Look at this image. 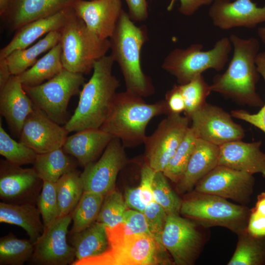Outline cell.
<instances>
[{"instance_id":"6da1fadb","label":"cell","mask_w":265,"mask_h":265,"mask_svg":"<svg viewBox=\"0 0 265 265\" xmlns=\"http://www.w3.org/2000/svg\"><path fill=\"white\" fill-rule=\"evenodd\" d=\"M229 39L234 48L233 57L226 71L214 77L211 91L239 104L262 107L264 103L256 91L261 76L255 62L259 42L254 37L242 39L234 34Z\"/></svg>"},{"instance_id":"7a4b0ae2","label":"cell","mask_w":265,"mask_h":265,"mask_svg":"<svg viewBox=\"0 0 265 265\" xmlns=\"http://www.w3.org/2000/svg\"><path fill=\"white\" fill-rule=\"evenodd\" d=\"M114 62L110 54L95 63L91 77L80 92L74 113L64 125L68 132L100 129L106 121L120 86L119 81L112 73Z\"/></svg>"},{"instance_id":"3957f363","label":"cell","mask_w":265,"mask_h":265,"mask_svg":"<svg viewBox=\"0 0 265 265\" xmlns=\"http://www.w3.org/2000/svg\"><path fill=\"white\" fill-rule=\"evenodd\" d=\"M165 113L169 111L165 100L147 104L143 97L126 90L117 93L100 129L119 139L125 148H133L144 144L150 120Z\"/></svg>"},{"instance_id":"277c9868","label":"cell","mask_w":265,"mask_h":265,"mask_svg":"<svg viewBox=\"0 0 265 265\" xmlns=\"http://www.w3.org/2000/svg\"><path fill=\"white\" fill-rule=\"evenodd\" d=\"M147 40L146 26H136L129 14L122 10L109 38L110 55L120 67L126 90L142 97L154 92L151 80L144 73L141 65V51Z\"/></svg>"},{"instance_id":"5b68a950","label":"cell","mask_w":265,"mask_h":265,"mask_svg":"<svg viewBox=\"0 0 265 265\" xmlns=\"http://www.w3.org/2000/svg\"><path fill=\"white\" fill-rule=\"evenodd\" d=\"M59 44L64 69L87 74L110 49L109 39H102L74 13L60 30Z\"/></svg>"},{"instance_id":"8992f818","label":"cell","mask_w":265,"mask_h":265,"mask_svg":"<svg viewBox=\"0 0 265 265\" xmlns=\"http://www.w3.org/2000/svg\"><path fill=\"white\" fill-rule=\"evenodd\" d=\"M180 214L203 228L222 227L238 235L247 230L250 209L217 195L194 190L183 200Z\"/></svg>"},{"instance_id":"52a82bcc","label":"cell","mask_w":265,"mask_h":265,"mask_svg":"<svg viewBox=\"0 0 265 265\" xmlns=\"http://www.w3.org/2000/svg\"><path fill=\"white\" fill-rule=\"evenodd\" d=\"M232 45L229 38L225 37L207 51H202L203 46L200 44H191L186 49L176 48L165 57L161 67L176 78L179 84H184L208 69L223 70L229 60Z\"/></svg>"},{"instance_id":"ba28073f","label":"cell","mask_w":265,"mask_h":265,"mask_svg":"<svg viewBox=\"0 0 265 265\" xmlns=\"http://www.w3.org/2000/svg\"><path fill=\"white\" fill-rule=\"evenodd\" d=\"M83 74L64 69L51 79L39 85L23 87L34 105L57 124H65L71 98L80 92L84 83Z\"/></svg>"},{"instance_id":"9c48e42d","label":"cell","mask_w":265,"mask_h":265,"mask_svg":"<svg viewBox=\"0 0 265 265\" xmlns=\"http://www.w3.org/2000/svg\"><path fill=\"white\" fill-rule=\"evenodd\" d=\"M151 236L132 234L123 240L109 245L104 253L83 259L73 265H153L173 263L169 258L159 256L164 254Z\"/></svg>"},{"instance_id":"30bf717a","label":"cell","mask_w":265,"mask_h":265,"mask_svg":"<svg viewBox=\"0 0 265 265\" xmlns=\"http://www.w3.org/2000/svg\"><path fill=\"white\" fill-rule=\"evenodd\" d=\"M198 225L180 214H167L161 241L174 264L193 265L199 256L205 239Z\"/></svg>"},{"instance_id":"8fae6325","label":"cell","mask_w":265,"mask_h":265,"mask_svg":"<svg viewBox=\"0 0 265 265\" xmlns=\"http://www.w3.org/2000/svg\"><path fill=\"white\" fill-rule=\"evenodd\" d=\"M190 119L180 114L169 113L159 124L144 144L146 162L157 172H163L184 138Z\"/></svg>"},{"instance_id":"7c38bea8","label":"cell","mask_w":265,"mask_h":265,"mask_svg":"<svg viewBox=\"0 0 265 265\" xmlns=\"http://www.w3.org/2000/svg\"><path fill=\"white\" fill-rule=\"evenodd\" d=\"M255 182L253 175L218 165L197 184L194 190L246 206L251 200Z\"/></svg>"},{"instance_id":"4fadbf2b","label":"cell","mask_w":265,"mask_h":265,"mask_svg":"<svg viewBox=\"0 0 265 265\" xmlns=\"http://www.w3.org/2000/svg\"><path fill=\"white\" fill-rule=\"evenodd\" d=\"M120 140L113 138L96 162L85 166L80 173L84 191H90L106 196L114 190L119 172L127 159Z\"/></svg>"},{"instance_id":"5bb4252c","label":"cell","mask_w":265,"mask_h":265,"mask_svg":"<svg viewBox=\"0 0 265 265\" xmlns=\"http://www.w3.org/2000/svg\"><path fill=\"white\" fill-rule=\"evenodd\" d=\"M232 117L222 108L206 103L190 116V127L198 138L219 146L245 136L243 128Z\"/></svg>"},{"instance_id":"9a60e30c","label":"cell","mask_w":265,"mask_h":265,"mask_svg":"<svg viewBox=\"0 0 265 265\" xmlns=\"http://www.w3.org/2000/svg\"><path fill=\"white\" fill-rule=\"evenodd\" d=\"M71 213L58 217L34 244L33 263L42 265H72L75 261L74 248L67 241Z\"/></svg>"},{"instance_id":"2e32d148","label":"cell","mask_w":265,"mask_h":265,"mask_svg":"<svg viewBox=\"0 0 265 265\" xmlns=\"http://www.w3.org/2000/svg\"><path fill=\"white\" fill-rule=\"evenodd\" d=\"M43 181L34 168H23L5 160L0 163V197L2 202L36 203Z\"/></svg>"},{"instance_id":"e0dca14e","label":"cell","mask_w":265,"mask_h":265,"mask_svg":"<svg viewBox=\"0 0 265 265\" xmlns=\"http://www.w3.org/2000/svg\"><path fill=\"white\" fill-rule=\"evenodd\" d=\"M68 133L64 127L34 105L33 110L24 123L19 141L37 154H43L62 148Z\"/></svg>"},{"instance_id":"ac0fdd59","label":"cell","mask_w":265,"mask_h":265,"mask_svg":"<svg viewBox=\"0 0 265 265\" xmlns=\"http://www.w3.org/2000/svg\"><path fill=\"white\" fill-rule=\"evenodd\" d=\"M209 15L214 26L223 30L253 28L265 22V6L258 7L252 0H214Z\"/></svg>"},{"instance_id":"d6986e66","label":"cell","mask_w":265,"mask_h":265,"mask_svg":"<svg viewBox=\"0 0 265 265\" xmlns=\"http://www.w3.org/2000/svg\"><path fill=\"white\" fill-rule=\"evenodd\" d=\"M72 6L76 16L102 39L111 36L123 10L121 0H78Z\"/></svg>"},{"instance_id":"ffe728a7","label":"cell","mask_w":265,"mask_h":265,"mask_svg":"<svg viewBox=\"0 0 265 265\" xmlns=\"http://www.w3.org/2000/svg\"><path fill=\"white\" fill-rule=\"evenodd\" d=\"M262 141L247 143L240 140L219 146L218 165L253 175L265 177V153L260 149Z\"/></svg>"},{"instance_id":"44dd1931","label":"cell","mask_w":265,"mask_h":265,"mask_svg":"<svg viewBox=\"0 0 265 265\" xmlns=\"http://www.w3.org/2000/svg\"><path fill=\"white\" fill-rule=\"evenodd\" d=\"M74 13L72 6L50 16L30 22L16 30L11 40L0 51V60L5 59L12 52L26 49L45 34L60 30Z\"/></svg>"},{"instance_id":"7402d4cb","label":"cell","mask_w":265,"mask_h":265,"mask_svg":"<svg viewBox=\"0 0 265 265\" xmlns=\"http://www.w3.org/2000/svg\"><path fill=\"white\" fill-rule=\"evenodd\" d=\"M78 0H10L1 17L11 30H17L24 25L46 17L73 4Z\"/></svg>"},{"instance_id":"603a6c76","label":"cell","mask_w":265,"mask_h":265,"mask_svg":"<svg viewBox=\"0 0 265 265\" xmlns=\"http://www.w3.org/2000/svg\"><path fill=\"white\" fill-rule=\"evenodd\" d=\"M34 104L16 76L12 75L0 90V112L9 128L20 136L24 123L34 109Z\"/></svg>"},{"instance_id":"cb8c5ba5","label":"cell","mask_w":265,"mask_h":265,"mask_svg":"<svg viewBox=\"0 0 265 265\" xmlns=\"http://www.w3.org/2000/svg\"><path fill=\"white\" fill-rule=\"evenodd\" d=\"M218 146L198 138L185 172L176 183L180 193L191 191L197 184L218 165Z\"/></svg>"},{"instance_id":"d4e9b609","label":"cell","mask_w":265,"mask_h":265,"mask_svg":"<svg viewBox=\"0 0 265 265\" xmlns=\"http://www.w3.org/2000/svg\"><path fill=\"white\" fill-rule=\"evenodd\" d=\"M113 138L100 129H88L68 136L62 149L84 167L93 162Z\"/></svg>"},{"instance_id":"484cf974","label":"cell","mask_w":265,"mask_h":265,"mask_svg":"<svg viewBox=\"0 0 265 265\" xmlns=\"http://www.w3.org/2000/svg\"><path fill=\"white\" fill-rule=\"evenodd\" d=\"M35 204L0 203V222L19 226L27 233L34 244L42 235L44 226Z\"/></svg>"},{"instance_id":"4316f807","label":"cell","mask_w":265,"mask_h":265,"mask_svg":"<svg viewBox=\"0 0 265 265\" xmlns=\"http://www.w3.org/2000/svg\"><path fill=\"white\" fill-rule=\"evenodd\" d=\"M75 249V262L101 255L108 248L106 227L96 221L85 229L70 234Z\"/></svg>"},{"instance_id":"83f0119b","label":"cell","mask_w":265,"mask_h":265,"mask_svg":"<svg viewBox=\"0 0 265 265\" xmlns=\"http://www.w3.org/2000/svg\"><path fill=\"white\" fill-rule=\"evenodd\" d=\"M63 69L59 43L31 67L16 77L23 86H34L51 79Z\"/></svg>"},{"instance_id":"f1b7e54d","label":"cell","mask_w":265,"mask_h":265,"mask_svg":"<svg viewBox=\"0 0 265 265\" xmlns=\"http://www.w3.org/2000/svg\"><path fill=\"white\" fill-rule=\"evenodd\" d=\"M60 39V30L51 31L33 45L12 52L5 58L11 75H18L31 67L41 54L58 44Z\"/></svg>"},{"instance_id":"f546056e","label":"cell","mask_w":265,"mask_h":265,"mask_svg":"<svg viewBox=\"0 0 265 265\" xmlns=\"http://www.w3.org/2000/svg\"><path fill=\"white\" fill-rule=\"evenodd\" d=\"M62 148L37 154L33 168L42 181L56 183L63 175L76 169V164Z\"/></svg>"},{"instance_id":"4dcf8cb0","label":"cell","mask_w":265,"mask_h":265,"mask_svg":"<svg viewBox=\"0 0 265 265\" xmlns=\"http://www.w3.org/2000/svg\"><path fill=\"white\" fill-rule=\"evenodd\" d=\"M234 253L228 265H265V237H256L246 230L237 235Z\"/></svg>"},{"instance_id":"1f68e13d","label":"cell","mask_w":265,"mask_h":265,"mask_svg":"<svg viewBox=\"0 0 265 265\" xmlns=\"http://www.w3.org/2000/svg\"><path fill=\"white\" fill-rule=\"evenodd\" d=\"M55 183L59 217L67 215L73 212L84 192L80 173L73 170L63 175Z\"/></svg>"},{"instance_id":"d6a6232c","label":"cell","mask_w":265,"mask_h":265,"mask_svg":"<svg viewBox=\"0 0 265 265\" xmlns=\"http://www.w3.org/2000/svg\"><path fill=\"white\" fill-rule=\"evenodd\" d=\"M104 196L95 192L84 191L78 204L71 212L73 225L70 234L79 232L96 221Z\"/></svg>"},{"instance_id":"836d02e7","label":"cell","mask_w":265,"mask_h":265,"mask_svg":"<svg viewBox=\"0 0 265 265\" xmlns=\"http://www.w3.org/2000/svg\"><path fill=\"white\" fill-rule=\"evenodd\" d=\"M34 244L29 239L17 238L12 233L0 238V265H22L31 258Z\"/></svg>"},{"instance_id":"e575fe53","label":"cell","mask_w":265,"mask_h":265,"mask_svg":"<svg viewBox=\"0 0 265 265\" xmlns=\"http://www.w3.org/2000/svg\"><path fill=\"white\" fill-rule=\"evenodd\" d=\"M197 136L190 126L184 138L163 171L164 175L177 183L186 171L195 148Z\"/></svg>"},{"instance_id":"d590c367","label":"cell","mask_w":265,"mask_h":265,"mask_svg":"<svg viewBox=\"0 0 265 265\" xmlns=\"http://www.w3.org/2000/svg\"><path fill=\"white\" fill-rule=\"evenodd\" d=\"M0 154L9 162L21 166L33 164L37 154L21 142L12 139L4 130L0 119Z\"/></svg>"},{"instance_id":"8d00e7d4","label":"cell","mask_w":265,"mask_h":265,"mask_svg":"<svg viewBox=\"0 0 265 265\" xmlns=\"http://www.w3.org/2000/svg\"><path fill=\"white\" fill-rule=\"evenodd\" d=\"M185 104V112L189 118L191 115L204 105L207 97L212 92L210 85L202 75H199L184 84H178Z\"/></svg>"},{"instance_id":"74e56055","label":"cell","mask_w":265,"mask_h":265,"mask_svg":"<svg viewBox=\"0 0 265 265\" xmlns=\"http://www.w3.org/2000/svg\"><path fill=\"white\" fill-rule=\"evenodd\" d=\"M163 172H157L153 183L154 201L159 204L167 214H180L183 200L170 186Z\"/></svg>"},{"instance_id":"f35d334b","label":"cell","mask_w":265,"mask_h":265,"mask_svg":"<svg viewBox=\"0 0 265 265\" xmlns=\"http://www.w3.org/2000/svg\"><path fill=\"white\" fill-rule=\"evenodd\" d=\"M128 209L122 194L115 189L104 196L96 221L106 227L111 228L123 222Z\"/></svg>"},{"instance_id":"ab89813d","label":"cell","mask_w":265,"mask_h":265,"mask_svg":"<svg viewBox=\"0 0 265 265\" xmlns=\"http://www.w3.org/2000/svg\"><path fill=\"white\" fill-rule=\"evenodd\" d=\"M42 190L37 199V207L42 216L44 229L59 216L56 183L43 181Z\"/></svg>"},{"instance_id":"60d3db41","label":"cell","mask_w":265,"mask_h":265,"mask_svg":"<svg viewBox=\"0 0 265 265\" xmlns=\"http://www.w3.org/2000/svg\"><path fill=\"white\" fill-rule=\"evenodd\" d=\"M143 213L153 238L162 250L166 251L162 243L161 238L166 221L167 213L155 201L148 204Z\"/></svg>"},{"instance_id":"b9f144b4","label":"cell","mask_w":265,"mask_h":265,"mask_svg":"<svg viewBox=\"0 0 265 265\" xmlns=\"http://www.w3.org/2000/svg\"><path fill=\"white\" fill-rule=\"evenodd\" d=\"M257 70L265 83V52L259 53L255 60ZM231 115L259 128L265 133V103L256 113L252 114L242 109L233 110Z\"/></svg>"},{"instance_id":"7bdbcfd3","label":"cell","mask_w":265,"mask_h":265,"mask_svg":"<svg viewBox=\"0 0 265 265\" xmlns=\"http://www.w3.org/2000/svg\"><path fill=\"white\" fill-rule=\"evenodd\" d=\"M123 222L128 226L133 234L148 235L153 237L144 213L128 209L125 212Z\"/></svg>"},{"instance_id":"ee69618b","label":"cell","mask_w":265,"mask_h":265,"mask_svg":"<svg viewBox=\"0 0 265 265\" xmlns=\"http://www.w3.org/2000/svg\"><path fill=\"white\" fill-rule=\"evenodd\" d=\"M156 172L147 163L144 164L140 171V188L142 201L147 205L154 201L153 183Z\"/></svg>"},{"instance_id":"f6af8a7d","label":"cell","mask_w":265,"mask_h":265,"mask_svg":"<svg viewBox=\"0 0 265 265\" xmlns=\"http://www.w3.org/2000/svg\"><path fill=\"white\" fill-rule=\"evenodd\" d=\"M165 101L169 113L180 114L182 112L185 111L186 106L184 100L177 85H175L167 92Z\"/></svg>"},{"instance_id":"bcb514c9","label":"cell","mask_w":265,"mask_h":265,"mask_svg":"<svg viewBox=\"0 0 265 265\" xmlns=\"http://www.w3.org/2000/svg\"><path fill=\"white\" fill-rule=\"evenodd\" d=\"M124 198L128 209L144 212L147 205L141 199L139 186L127 188Z\"/></svg>"},{"instance_id":"7dc6e473","label":"cell","mask_w":265,"mask_h":265,"mask_svg":"<svg viewBox=\"0 0 265 265\" xmlns=\"http://www.w3.org/2000/svg\"><path fill=\"white\" fill-rule=\"evenodd\" d=\"M129 8L130 18L135 22H142L148 18L146 0H125Z\"/></svg>"},{"instance_id":"c3c4849f","label":"cell","mask_w":265,"mask_h":265,"mask_svg":"<svg viewBox=\"0 0 265 265\" xmlns=\"http://www.w3.org/2000/svg\"><path fill=\"white\" fill-rule=\"evenodd\" d=\"M247 231L256 237H265V216L250 210Z\"/></svg>"},{"instance_id":"681fc988","label":"cell","mask_w":265,"mask_h":265,"mask_svg":"<svg viewBox=\"0 0 265 265\" xmlns=\"http://www.w3.org/2000/svg\"><path fill=\"white\" fill-rule=\"evenodd\" d=\"M179 12L185 16L193 15L200 7L210 5L213 0H179Z\"/></svg>"},{"instance_id":"f907efd6","label":"cell","mask_w":265,"mask_h":265,"mask_svg":"<svg viewBox=\"0 0 265 265\" xmlns=\"http://www.w3.org/2000/svg\"><path fill=\"white\" fill-rule=\"evenodd\" d=\"M11 76L6 59L0 60V90L5 86Z\"/></svg>"},{"instance_id":"816d5d0a","label":"cell","mask_w":265,"mask_h":265,"mask_svg":"<svg viewBox=\"0 0 265 265\" xmlns=\"http://www.w3.org/2000/svg\"><path fill=\"white\" fill-rule=\"evenodd\" d=\"M250 210L265 216V192H262L257 196L256 205Z\"/></svg>"},{"instance_id":"f5cc1de1","label":"cell","mask_w":265,"mask_h":265,"mask_svg":"<svg viewBox=\"0 0 265 265\" xmlns=\"http://www.w3.org/2000/svg\"><path fill=\"white\" fill-rule=\"evenodd\" d=\"M10 0H0V15L1 17L6 11Z\"/></svg>"},{"instance_id":"db71d44e","label":"cell","mask_w":265,"mask_h":265,"mask_svg":"<svg viewBox=\"0 0 265 265\" xmlns=\"http://www.w3.org/2000/svg\"><path fill=\"white\" fill-rule=\"evenodd\" d=\"M258 35L260 38L265 45V27H261L258 29Z\"/></svg>"}]
</instances>
